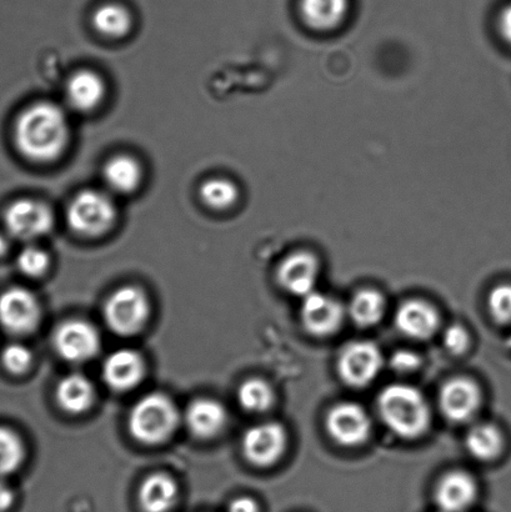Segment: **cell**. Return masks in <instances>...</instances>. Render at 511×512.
<instances>
[{"label": "cell", "instance_id": "18", "mask_svg": "<svg viewBox=\"0 0 511 512\" xmlns=\"http://www.w3.org/2000/svg\"><path fill=\"white\" fill-rule=\"evenodd\" d=\"M478 489L474 479L464 471L444 475L435 489V501L442 512H464L473 505Z\"/></svg>", "mask_w": 511, "mask_h": 512}, {"label": "cell", "instance_id": "25", "mask_svg": "<svg viewBox=\"0 0 511 512\" xmlns=\"http://www.w3.org/2000/svg\"><path fill=\"white\" fill-rule=\"evenodd\" d=\"M470 454L480 461L497 459L502 453L504 440L498 428L490 424L474 426L465 440Z\"/></svg>", "mask_w": 511, "mask_h": 512}, {"label": "cell", "instance_id": "5", "mask_svg": "<svg viewBox=\"0 0 511 512\" xmlns=\"http://www.w3.org/2000/svg\"><path fill=\"white\" fill-rule=\"evenodd\" d=\"M150 305L147 295L134 286L114 291L104 306V318L115 334H137L147 324Z\"/></svg>", "mask_w": 511, "mask_h": 512}, {"label": "cell", "instance_id": "16", "mask_svg": "<svg viewBox=\"0 0 511 512\" xmlns=\"http://www.w3.org/2000/svg\"><path fill=\"white\" fill-rule=\"evenodd\" d=\"M145 374V363L137 353L130 349H120L110 354L103 364V379L110 389L132 390L140 384Z\"/></svg>", "mask_w": 511, "mask_h": 512}, {"label": "cell", "instance_id": "10", "mask_svg": "<svg viewBox=\"0 0 511 512\" xmlns=\"http://www.w3.org/2000/svg\"><path fill=\"white\" fill-rule=\"evenodd\" d=\"M40 308L29 290L12 288L0 295V325L10 334L25 335L37 328Z\"/></svg>", "mask_w": 511, "mask_h": 512}, {"label": "cell", "instance_id": "37", "mask_svg": "<svg viewBox=\"0 0 511 512\" xmlns=\"http://www.w3.org/2000/svg\"><path fill=\"white\" fill-rule=\"evenodd\" d=\"M14 503V493L12 488L4 481L0 480V512L12 508Z\"/></svg>", "mask_w": 511, "mask_h": 512}, {"label": "cell", "instance_id": "3", "mask_svg": "<svg viewBox=\"0 0 511 512\" xmlns=\"http://www.w3.org/2000/svg\"><path fill=\"white\" fill-rule=\"evenodd\" d=\"M179 423L178 409L164 394L145 395L129 415L130 434L140 443L155 445L173 435Z\"/></svg>", "mask_w": 511, "mask_h": 512}, {"label": "cell", "instance_id": "14", "mask_svg": "<svg viewBox=\"0 0 511 512\" xmlns=\"http://www.w3.org/2000/svg\"><path fill=\"white\" fill-rule=\"evenodd\" d=\"M482 403V393L473 380L455 378L443 385L439 405L445 418L453 423H465L473 418Z\"/></svg>", "mask_w": 511, "mask_h": 512}, {"label": "cell", "instance_id": "6", "mask_svg": "<svg viewBox=\"0 0 511 512\" xmlns=\"http://www.w3.org/2000/svg\"><path fill=\"white\" fill-rule=\"evenodd\" d=\"M4 224L13 238L33 242L53 229L54 214L47 204L39 200L19 199L5 210Z\"/></svg>", "mask_w": 511, "mask_h": 512}, {"label": "cell", "instance_id": "36", "mask_svg": "<svg viewBox=\"0 0 511 512\" xmlns=\"http://www.w3.org/2000/svg\"><path fill=\"white\" fill-rule=\"evenodd\" d=\"M228 512H259V506L253 499L239 498L230 504Z\"/></svg>", "mask_w": 511, "mask_h": 512}, {"label": "cell", "instance_id": "24", "mask_svg": "<svg viewBox=\"0 0 511 512\" xmlns=\"http://www.w3.org/2000/svg\"><path fill=\"white\" fill-rule=\"evenodd\" d=\"M92 23L98 33L104 37L117 39L123 38L132 29L133 18L129 10L117 3L100 5L95 10Z\"/></svg>", "mask_w": 511, "mask_h": 512}, {"label": "cell", "instance_id": "20", "mask_svg": "<svg viewBox=\"0 0 511 512\" xmlns=\"http://www.w3.org/2000/svg\"><path fill=\"white\" fill-rule=\"evenodd\" d=\"M227 410L217 400L197 399L185 411V423L190 433L200 439H212L227 424Z\"/></svg>", "mask_w": 511, "mask_h": 512}, {"label": "cell", "instance_id": "9", "mask_svg": "<svg viewBox=\"0 0 511 512\" xmlns=\"http://www.w3.org/2000/svg\"><path fill=\"white\" fill-rule=\"evenodd\" d=\"M327 430L335 443L359 446L372 434V420L363 406L340 403L333 406L327 415Z\"/></svg>", "mask_w": 511, "mask_h": 512}, {"label": "cell", "instance_id": "33", "mask_svg": "<svg viewBox=\"0 0 511 512\" xmlns=\"http://www.w3.org/2000/svg\"><path fill=\"white\" fill-rule=\"evenodd\" d=\"M443 343L449 353L454 355L464 354L470 345L468 331L465 330L462 325L449 326V328L444 331Z\"/></svg>", "mask_w": 511, "mask_h": 512}, {"label": "cell", "instance_id": "29", "mask_svg": "<svg viewBox=\"0 0 511 512\" xmlns=\"http://www.w3.org/2000/svg\"><path fill=\"white\" fill-rule=\"evenodd\" d=\"M22 440L13 430L0 428V476L9 475L19 469L24 460Z\"/></svg>", "mask_w": 511, "mask_h": 512}, {"label": "cell", "instance_id": "30", "mask_svg": "<svg viewBox=\"0 0 511 512\" xmlns=\"http://www.w3.org/2000/svg\"><path fill=\"white\" fill-rule=\"evenodd\" d=\"M18 268L23 274L37 278L47 271L49 266V256L43 249L29 245L18 255Z\"/></svg>", "mask_w": 511, "mask_h": 512}, {"label": "cell", "instance_id": "39", "mask_svg": "<svg viewBox=\"0 0 511 512\" xmlns=\"http://www.w3.org/2000/svg\"><path fill=\"white\" fill-rule=\"evenodd\" d=\"M509 346H510V348H511V338L509 339Z\"/></svg>", "mask_w": 511, "mask_h": 512}, {"label": "cell", "instance_id": "19", "mask_svg": "<svg viewBox=\"0 0 511 512\" xmlns=\"http://www.w3.org/2000/svg\"><path fill=\"white\" fill-rule=\"evenodd\" d=\"M107 94L104 79L93 70L83 69L74 73L65 88L67 102L75 112L89 113L103 103Z\"/></svg>", "mask_w": 511, "mask_h": 512}, {"label": "cell", "instance_id": "32", "mask_svg": "<svg viewBox=\"0 0 511 512\" xmlns=\"http://www.w3.org/2000/svg\"><path fill=\"white\" fill-rule=\"evenodd\" d=\"M2 363L10 373L23 374L32 364V353L22 344H10L3 350Z\"/></svg>", "mask_w": 511, "mask_h": 512}, {"label": "cell", "instance_id": "27", "mask_svg": "<svg viewBox=\"0 0 511 512\" xmlns=\"http://www.w3.org/2000/svg\"><path fill=\"white\" fill-rule=\"evenodd\" d=\"M199 197L210 209L227 210L238 202L239 189L227 178H210L200 185Z\"/></svg>", "mask_w": 511, "mask_h": 512}, {"label": "cell", "instance_id": "34", "mask_svg": "<svg viewBox=\"0 0 511 512\" xmlns=\"http://www.w3.org/2000/svg\"><path fill=\"white\" fill-rule=\"evenodd\" d=\"M390 365L398 373H412L419 368L420 359L412 350H398L392 355Z\"/></svg>", "mask_w": 511, "mask_h": 512}, {"label": "cell", "instance_id": "22", "mask_svg": "<svg viewBox=\"0 0 511 512\" xmlns=\"http://www.w3.org/2000/svg\"><path fill=\"white\" fill-rule=\"evenodd\" d=\"M177 499L178 486L168 475H150L140 485L138 500L144 512H169Z\"/></svg>", "mask_w": 511, "mask_h": 512}, {"label": "cell", "instance_id": "8", "mask_svg": "<svg viewBox=\"0 0 511 512\" xmlns=\"http://www.w3.org/2000/svg\"><path fill=\"white\" fill-rule=\"evenodd\" d=\"M288 436L283 425L262 423L245 431L243 453L250 463L267 468L277 463L287 449Z\"/></svg>", "mask_w": 511, "mask_h": 512}, {"label": "cell", "instance_id": "11", "mask_svg": "<svg viewBox=\"0 0 511 512\" xmlns=\"http://www.w3.org/2000/svg\"><path fill=\"white\" fill-rule=\"evenodd\" d=\"M58 354L70 363H84L93 359L100 348L98 331L83 320L65 321L54 334Z\"/></svg>", "mask_w": 511, "mask_h": 512}, {"label": "cell", "instance_id": "38", "mask_svg": "<svg viewBox=\"0 0 511 512\" xmlns=\"http://www.w3.org/2000/svg\"><path fill=\"white\" fill-rule=\"evenodd\" d=\"M8 249H9L8 239L5 238L3 234H0V256L7 253Z\"/></svg>", "mask_w": 511, "mask_h": 512}, {"label": "cell", "instance_id": "12", "mask_svg": "<svg viewBox=\"0 0 511 512\" xmlns=\"http://www.w3.org/2000/svg\"><path fill=\"white\" fill-rule=\"evenodd\" d=\"M302 304V323L308 333L314 336H329L343 325L345 310L343 305L332 296L313 293L304 296Z\"/></svg>", "mask_w": 511, "mask_h": 512}, {"label": "cell", "instance_id": "23", "mask_svg": "<svg viewBox=\"0 0 511 512\" xmlns=\"http://www.w3.org/2000/svg\"><path fill=\"white\" fill-rule=\"evenodd\" d=\"M94 388L82 374H70L60 381L57 400L60 408L70 414H82L92 406Z\"/></svg>", "mask_w": 511, "mask_h": 512}, {"label": "cell", "instance_id": "7", "mask_svg": "<svg viewBox=\"0 0 511 512\" xmlns=\"http://www.w3.org/2000/svg\"><path fill=\"white\" fill-rule=\"evenodd\" d=\"M382 366L383 356L378 346L367 340L349 343L338 360L340 378L353 388H364L373 383Z\"/></svg>", "mask_w": 511, "mask_h": 512}, {"label": "cell", "instance_id": "26", "mask_svg": "<svg viewBox=\"0 0 511 512\" xmlns=\"http://www.w3.org/2000/svg\"><path fill=\"white\" fill-rule=\"evenodd\" d=\"M385 313V299L374 289L359 290L350 301L349 314L355 324L369 328L380 323Z\"/></svg>", "mask_w": 511, "mask_h": 512}, {"label": "cell", "instance_id": "28", "mask_svg": "<svg viewBox=\"0 0 511 512\" xmlns=\"http://www.w3.org/2000/svg\"><path fill=\"white\" fill-rule=\"evenodd\" d=\"M238 400L249 413H264L273 405L274 393L264 380L250 379L240 386Z\"/></svg>", "mask_w": 511, "mask_h": 512}, {"label": "cell", "instance_id": "31", "mask_svg": "<svg viewBox=\"0 0 511 512\" xmlns=\"http://www.w3.org/2000/svg\"><path fill=\"white\" fill-rule=\"evenodd\" d=\"M489 311L493 319L500 324L511 321V285L502 284L492 290L488 300Z\"/></svg>", "mask_w": 511, "mask_h": 512}, {"label": "cell", "instance_id": "4", "mask_svg": "<svg viewBox=\"0 0 511 512\" xmlns=\"http://www.w3.org/2000/svg\"><path fill=\"white\" fill-rule=\"evenodd\" d=\"M117 207L108 193L87 189L80 192L67 210V222L74 233L95 238L108 233L117 222Z\"/></svg>", "mask_w": 511, "mask_h": 512}, {"label": "cell", "instance_id": "2", "mask_svg": "<svg viewBox=\"0 0 511 512\" xmlns=\"http://www.w3.org/2000/svg\"><path fill=\"white\" fill-rule=\"evenodd\" d=\"M378 410L384 424L403 439L420 438L432 423L427 399L410 385L387 386L379 395Z\"/></svg>", "mask_w": 511, "mask_h": 512}, {"label": "cell", "instance_id": "1", "mask_svg": "<svg viewBox=\"0 0 511 512\" xmlns=\"http://www.w3.org/2000/svg\"><path fill=\"white\" fill-rule=\"evenodd\" d=\"M67 113L53 102H38L25 108L14 125L15 145L34 163H52L62 157L70 143Z\"/></svg>", "mask_w": 511, "mask_h": 512}, {"label": "cell", "instance_id": "17", "mask_svg": "<svg viewBox=\"0 0 511 512\" xmlns=\"http://www.w3.org/2000/svg\"><path fill=\"white\" fill-rule=\"evenodd\" d=\"M395 325L408 338L427 340L437 333L439 315L427 301L408 300L399 306L395 314Z\"/></svg>", "mask_w": 511, "mask_h": 512}, {"label": "cell", "instance_id": "21", "mask_svg": "<svg viewBox=\"0 0 511 512\" xmlns=\"http://www.w3.org/2000/svg\"><path fill=\"white\" fill-rule=\"evenodd\" d=\"M103 178L110 192L128 195L134 193L142 184L143 168L130 155H115L105 163Z\"/></svg>", "mask_w": 511, "mask_h": 512}, {"label": "cell", "instance_id": "13", "mask_svg": "<svg viewBox=\"0 0 511 512\" xmlns=\"http://www.w3.org/2000/svg\"><path fill=\"white\" fill-rule=\"evenodd\" d=\"M319 275V259L308 250H298L289 254L278 269V280L282 288L303 298L315 291Z\"/></svg>", "mask_w": 511, "mask_h": 512}, {"label": "cell", "instance_id": "35", "mask_svg": "<svg viewBox=\"0 0 511 512\" xmlns=\"http://www.w3.org/2000/svg\"><path fill=\"white\" fill-rule=\"evenodd\" d=\"M498 28L505 42L511 45V3L505 5L499 13Z\"/></svg>", "mask_w": 511, "mask_h": 512}, {"label": "cell", "instance_id": "15", "mask_svg": "<svg viewBox=\"0 0 511 512\" xmlns=\"http://www.w3.org/2000/svg\"><path fill=\"white\" fill-rule=\"evenodd\" d=\"M353 0H299L300 18L315 32H333L347 22Z\"/></svg>", "mask_w": 511, "mask_h": 512}]
</instances>
